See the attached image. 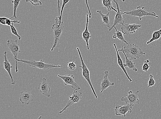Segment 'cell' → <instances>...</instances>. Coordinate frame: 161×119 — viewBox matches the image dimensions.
Segmentation results:
<instances>
[{
    "instance_id": "obj_1",
    "label": "cell",
    "mask_w": 161,
    "mask_h": 119,
    "mask_svg": "<svg viewBox=\"0 0 161 119\" xmlns=\"http://www.w3.org/2000/svg\"><path fill=\"white\" fill-rule=\"evenodd\" d=\"M118 51L124 53L127 57L132 60L139 59L146 54L139 46L134 43L129 44L124 47L122 46V49Z\"/></svg>"
},
{
    "instance_id": "obj_2",
    "label": "cell",
    "mask_w": 161,
    "mask_h": 119,
    "mask_svg": "<svg viewBox=\"0 0 161 119\" xmlns=\"http://www.w3.org/2000/svg\"><path fill=\"white\" fill-rule=\"evenodd\" d=\"M17 62H20L27 64L32 67L38 68L43 70H48L55 68H60L63 67L61 65H54L47 64L45 63L43 60H41L40 61H36L33 60H24L17 59Z\"/></svg>"
},
{
    "instance_id": "obj_3",
    "label": "cell",
    "mask_w": 161,
    "mask_h": 119,
    "mask_svg": "<svg viewBox=\"0 0 161 119\" xmlns=\"http://www.w3.org/2000/svg\"><path fill=\"white\" fill-rule=\"evenodd\" d=\"M55 21V24L52 26V29L54 30L53 36L54 37V41L53 46L51 49V51H53L57 47L64 28L63 22L62 21L60 22L58 17H56Z\"/></svg>"
},
{
    "instance_id": "obj_4",
    "label": "cell",
    "mask_w": 161,
    "mask_h": 119,
    "mask_svg": "<svg viewBox=\"0 0 161 119\" xmlns=\"http://www.w3.org/2000/svg\"><path fill=\"white\" fill-rule=\"evenodd\" d=\"M123 14H127L134 17H138L140 21L142 20V18L144 16H153L159 18V17L155 12H148L144 7H141L138 6L136 9H133L130 12H123Z\"/></svg>"
},
{
    "instance_id": "obj_5",
    "label": "cell",
    "mask_w": 161,
    "mask_h": 119,
    "mask_svg": "<svg viewBox=\"0 0 161 119\" xmlns=\"http://www.w3.org/2000/svg\"><path fill=\"white\" fill-rule=\"evenodd\" d=\"M77 49L78 51L79 54L80 58L81 61L82 65H80L79 66L82 69V76H83L85 78V79L87 81V82L91 88L93 94H94L96 98L97 99V98H98V96H97L95 91L94 89L93 88L92 82L91 80L90 74V73L88 69L87 66L85 64L84 60L83 59V57H82L81 53L79 48L77 47Z\"/></svg>"
},
{
    "instance_id": "obj_6",
    "label": "cell",
    "mask_w": 161,
    "mask_h": 119,
    "mask_svg": "<svg viewBox=\"0 0 161 119\" xmlns=\"http://www.w3.org/2000/svg\"><path fill=\"white\" fill-rule=\"evenodd\" d=\"M7 46H8L9 50L13 54L14 59L16 60V72H18L17 67V59L19 54L20 53V46L19 43L18 42L17 40H8L7 41Z\"/></svg>"
},
{
    "instance_id": "obj_7",
    "label": "cell",
    "mask_w": 161,
    "mask_h": 119,
    "mask_svg": "<svg viewBox=\"0 0 161 119\" xmlns=\"http://www.w3.org/2000/svg\"><path fill=\"white\" fill-rule=\"evenodd\" d=\"M112 1L115 3L117 6V12L116 13L114 18L113 25L109 29L110 31H111L116 26H118L119 24L123 25L124 24L125 22L124 18L123 17V12L120 8L118 0H112Z\"/></svg>"
},
{
    "instance_id": "obj_8",
    "label": "cell",
    "mask_w": 161,
    "mask_h": 119,
    "mask_svg": "<svg viewBox=\"0 0 161 119\" xmlns=\"http://www.w3.org/2000/svg\"><path fill=\"white\" fill-rule=\"evenodd\" d=\"M139 92L138 91L136 92L130 91L128 92V94L126 95V97H122L121 98V101L125 102V103H130L133 106L136 104L139 105L140 102L138 97Z\"/></svg>"
},
{
    "instance_id": "obj_9",
    "label": "cell",
    "mask_w": 161,
    "mask_h": 119,
    "mask_svg": "<svg viewBox=\"0 0 161 119\" xmlns=\"http://www.w3.org/2000/svg\"><path fill=\"white\" fill-rule=\"evenodd\" d=\"M82 93L78 92V90H75L72 96H69V100L64 109L61 111L59 113L61 114L67 108L72 106L74 104L79 102L82 99Z\"/></svg>"
},
{
    "instance_id": "obj_10",
    "label": "cell",
    "mask_w": 161,
    "mask_h": 119,
    "mask_svg": "<svg viewBox=\"0 0 161 119\" xmlns=\"http://www.w3.org/2000/svg\"><path fill=\"white\" fill-rule=\"evenodd\" d=\"M133 106L131 104L125 103L124 105H117L115 108V114L116 116L123 115L124 117L126 116L127 113H131Z\"/></svg>"
},
{
    "instance_id": "obj_11",
    "label": "cell",
    "mask_w": 161,
    "mask_h": 119,
    "mask_svg": "<svg viewBox=\"0 0 161 119\" xmlns=\"http://www.w3.org/2000/svg\"><path fill=\"white\" fill-rule=\"evenodd\" d=\"M142 27V25L136 24H126L122 25L121 29L123 34L129 35L130 34H133Z\"/></svg>"
},
{
    "instance_id": "obj_12",
    "label": "cell",
    "mask_w": 161,
    "mask_h": 119,
    "mask_svg": "<svg viewBox=\"0 0 161 119\" xmlns=\"http://www.w3.org/2000/svg\"><path fill=\"white\" fill-rule=\"evenodd\" d=\"M58 76L61 78L63 80L65 85H70L72 88L75 90H80V88L75 81V77L74 75H68L61 76L58 75Z\"/></svg>"
},
{
    "instance_id": "obj_13",
    "label": "cell",
    "mask_w": 161,
    "mask_h": 119,
    "mask_svg": "<svg viewBox=\"0 0 161 119\" xmlns=\"http://www.w3.org/2000/svg\"><path fill=\"white\" fill-rule=\"evenodd\" d=\"M42 80V82L38 85L39 91L44 95L49 98L50 97L51 88L45 78L43 77Z\"/></svg>"
},
{
    "instance_id": "obj_14",
    "label": "cell",
    "mask_w": 161,
    "mask_h": 119,
    "mask_svg": "<svg viewBox=\"0 0 161 119\" xmlns=\"http://www.w3.org/2000/svg\"><path fill=\"white\" fill-rule=\"evenodd\" d=\"M34 99L33 96L29 92L23 91L21 93L20 100L22 104L29 105Z\"/></svg>"
},
{
    "instance_id": "obj_15",
    "label": "cell",
    "mask_w": 161,
    "mask_h": 119,
    "mask_svg": "<svg viewBox=\"0 0 161 119\" xmlns=\"http://www.w3.org/2000/svg\"><path fill=\"white\" fill-rule=\"evenodd\" d=\"M7 52L6 51L4 53V60L5 61L3 63V65H4V68L8 72L9 75L11 78V81H12V85H15L16 84V81H14L13 76L12 75V73H11V69L13 68V66L11 65L10 63V60H9L7 59L6 55Z\"/></svg>"
},
{
    "instance_id": "obj_16",
    "label": "cell",
    "mask_w": 161,
    "mask_h": 119,
    "mask_svg": "<svg viewBox=\"0 0 161 119\" xmlns=\"http://www.w3.org/2000/svg\"><path fill=\"white\" fill-rule=\"evenodd\" d=\"M108 72L106 71L104 72L105 76L103 77V80L101 84V93H102L104 91L111 86H114V83H111L108 79Z\"/></svg>"
},
{
    "instance_id": "obj_17",
    "label": "cell",
    "mask_w": 161,
    "mask_h": 119,
    "mask_svg": "<svg viewBox=\"0 0 161 119\" xmlns=\"http://www.w3.org/2000/svg\"><path fill=\"white\" fill-rule=\"evenodd\" d=\"M89 15L88 14H86V27L85 30L82 33V37L83 39L86 43L87 49H90L89 47V40L90 39L92 36L91 33H90L88 29V26L89 24Z\"/></svg>"
},
{
    "instance_id": "obj_18",
    "label": "cell",
    "mask_w": 161,
    "mask_h": 119,
    "mask_svg": "<svg viewBox=\"0 0 161 119\" xmlns=\"http://www.w3.org/2000/svg\"><path fill=\"white\" fill-rule=\"evenodd\" d=\"M114 46L116 51V53H117V54L118 64V65L123 70V71H124L125 73V75L127 77V78H128V79L129 80L130 82H132V80L129 76L128 73L127 72L126 69H125L124 66V64H123V61L119 54V51L117 50V46H116V44H114Z\"/></svg>"
},
{
    "instance_id": "obj_19",
    "label": "cell",
    "mask_w": 161,
    "mask_h": 119,
    "mask_svg": "<svg viewBox=\"0 0 161 119\" xmlns=\"http://www.w3.org/2000/svg\"><path fill=\"white\" fill-rule=\"evenodd\" d=\"M123 53L124 54L125 58V64H124L125 67H128L129 69L134 71V73L136 72L137 71V69L136 68V63L127 57L124 53L123 52Z\"/></svg>"
},
{
    "instance_id": "obj_20",
    "label": "cell",
    "mask_w": 161,
    "mask_h": 119,
    "mask_svg": "<svg viewBox=\"0 0 161 119\" xmlns=\"http://www.w3.org/2000/svg\"><path fill=\"white\" fill-rule=\"evenodd\" d=\"M97 12L98 15H100L102 17L103 22V24H105L107 27L109 28V29L111 27L110 26V22L109 18L110 13H108L106 14H104L102 13V11L100 10H97Z\"/></svg>"
},
{
    "instance_id": "obj_21",
    "label": "cell",
    "mask_w": 161,
    "mask_h": 119,
    "mask_svg": "<svg viewBox=\"0 0 161 119\" xmlns=\"http://www.w3.org/2000/svg\"><path fill=\"white\" fill-rule=\"evenodd\" d=\"M114 28L116 32L114 33V35L112 36L113 38L114 39H118L121 42L125 43L127 45H129V43L126 42V41L123 35V33L122 31H118L115 27Z\"/></svg>"
},
{
    "instance_id": "obj_22",
    "label": "cell",
    "mask_w": 161,
    "mask_h": 119,
    "mask_svg": "<svg viewBox=\"0 0 161 119\" xmlns=\"http://www.w3.org/2000/svg\"><path fill=\"white\" fill-rule=\"evenodd\" d=\"M112 0H102V3L103 8L107 9L109 12L114 11L117 13V10L114 8L113 4H112Z\"/></svg>"
},
{
    "instance_id": "obj_23",
    "label": "cell",
    "mask_w": 161,
    "mask_h": 119,
    "mask_svg": "<svg viewBox=\"0 0 161 119\" xmlns=\"http://www.w3.org/2000/svg\"><path fill=\"white\" fill-rule=\"evenodd\" d=\"M161 37V28L158 31L153 32L152 35V38L147 42V44H150L152 42L159 40Z\"/></svg>"
},
{
    "instance_id": "obj_24",
    "label": "cell",
    "mask_w": 161,
    "mask_h": 119,
    "mask_svg": "<svg viewBox=\"0 0 161 119\" xmlns=\"http://www.w3.org/2000/svg\"><path fill=\"white\" fill-rule=\"evenodd\" d=\"M20 2V0H14L12 2L14 3V14L13 17L17 18L16 16V11L19 5Z\"/></svg>"
},
{
    "instance_id": "obj_25",
    "label": "cell",
    "mask_w": 161,
    "mask_h": 119,
    "mask_svg": "<svg viewBox=\"0 0 161 119\" xmlns=\"http://www.w3.org/2000/svg\"><path fill=\"white\" fill-rule=\"evenodd\" d=\"M13 24L14 23H12V25L10 26L11 31H12V32L14 35H15L18 37L19 40H20L22 38V37L19 35L17 30L14 26Z\"/></svg>"
},
{
    "instance_id": "obj_26",
    "label": "cell",
    "mask_w": 161,
    "mask_h": 119,
    "mask_svg": "<svg viewBox=\"0 0 161 119\" xmlns=\"http://www.w3.org/2000/svg\"><path fill=\"white\" fill-rule=\"evenodd\" d=\"M150 61L148 59L144 61V64L142 67V70L145 72H148V70L150 68V66L148 65V63Z\"/></svg>"
},
{
    "instance_id": "obj_27",
    "label": "cell",
    "mask_w": 161,
    "mask_h": 119,
    "mask_svg": "<svg viewBox=\"0 0 161 119\" xmlns=\"http://www.w3.org/2000/svg\"><path fill=\"white\" fill-rule=\"evenodd\" d=\"M156 83V81L154 79L153 76L152 74L149 75V79L148 82V88L154 86Z\"/></svg>"
},
{
    "instance_id": "obj_28",
    "label": "cell",
    "mask_w": 161,
    "mask_h": 119,
    "mask_svg": "<svg viewBox=\"0 0 161 119\" xmlns=\"http://www.w3.org/2000/svg\"><path fill=\"white\" fill-rule=\"evenodd\" d=\"M63 1V4L62 7L61 8V15L59 19V20L60 22H61L62 20V14L63 13V11L64 10V7L65 6V5L67 4V3H68L69 0H62Z\"/></svg>"
},
{
    "instance_id": "obj_29",
    "label": "cell",
    "mask_w": 161,
    "mask_h": 119,
    "mask_svg": "<svg viewBox=\"0 0 161 119\" xmlns=\"http://www.w3.org/2000/svg\"><path fill=\"white\" fill-rule=\"evenodd\" d=\"M67 67L70 71H73L76 68V65L74 61L67 63Z\"/></svg>"
},
{
    "instance_id": "obj_30",
    "label": "cell",
    "mask_w": 161,
    "mask_h": 119,
    "mask_svg": "<svg viewBox=\"0 0 161 119\" xmlns=\"http://www.w3.org/2000/svg\"><path fill=\"white\" fill-rule=\"evenodd\" d=\"M27 2H31V4L34 6L42 5V3L40 0H26Z\"/></svg>"
},
{
    "instance_id": "obj_31",
    "label": "cell",
    "mask_w": 161,
    "mask_h": 119,
    "mask_svg": "<svg viewBox=\"0 0 161 119\" xmlns=\"http://www.w3.org/2000/svg\"><path fill=\"white\" fill-rule=\"evenodd\" d=\"M14 17H11L9 19L7 18V19L6 20V25L8 26H10L11 25H12V23H14L15 24H19L20 23V22L19 21H18L17 20H15L14 21H12L10 20L12 19Z\"/></svg>"
},
{
    "instance_id": "obj_32",
    "label": "cell",
    "mask_w": 161,
    "mask_h": 119,
    "mask_svg": "<svg viewBox=\"0 0 161 119\" xmlns=\"http://www.w3.org/2000/svg\"><path fill=\"white\" fill-rule=\"evenodd\" d=\"M58 1V16L59 18L61 15V10H60V0H57Z\"/></svg>"
},
{
    "instance_id": "obj_33",
    "label": "cell",
    "mask_w": 161,
    "mask_h": 119,
    "mask_svg": "<svg viewBox=\"0 0 161 119\" xmlns=\"http://www.w3.org/2000/svg\"><path fill=\"white\" fill-rule=\"evenodd\" d=\"M7 19V18L6 17H3L0 18V23L3 25H6Z\"/></svg>"
},
{
    "instance_id": "obj_34",
    "label": "cell",
    "mask_w": 161,
    "mask_h": 119,
    "mask_svg": "<svg viewBox=\"0 0 161 119\" xmlns=\"http://www.w3.org/2000/svg\"><path fill=\"white\" fill-rule=\"evenodd\" d=\"M85 2L86 3V5L87 6V7L89 11V18H92V13L91 12L90 9L89 8V6L88 5V0H85Z\"/></svg>"
},
{
    "instance_id": "obj_35",
    "label": "cell",
    "mask_w": 161,
    "mask_h": 119,
    "mask_svg": "<svg viewBox=\"0 0 161 119\" xmlns=\"http://www.w3.org/2000/svg\"><path fill=\"white\" fill-rule=\"evenodd\" d=\"M42 116H40L38 119H42Z\"/></svg>"
},
{
    "instance_id": "obj_36",
    "label": "cell",
    "mask_w": 161,
    "mask_h": 119,
    "mask_svg": "<svg viewBox=\"0 0 161 119\" xmlns=\"http://www.w3.org/2000/svg\"><path fill=\"white\" fill-rule=\"evenodd\" d=\"M122 1L123 2H125V0H122Z\"/></svg>"
}]
</instances>
